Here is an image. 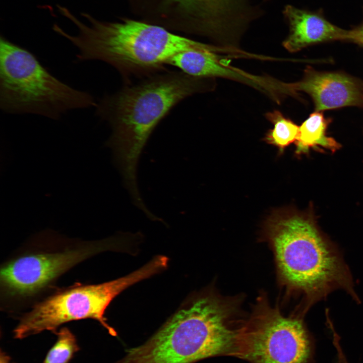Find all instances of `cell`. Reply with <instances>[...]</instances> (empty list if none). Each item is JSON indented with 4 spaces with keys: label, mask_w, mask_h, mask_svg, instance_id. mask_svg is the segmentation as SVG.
Segmentation results:
<instances>
[{
    "label": "cell",
    "mask_w": 363,
    "mask_h": 363,
    "mask_svg": "<svg viewBox=\"0 0 363 363\" xmlns=\"http://www.w3.org/2000/svg\"><path fill=\"white\" fill-rule=\"evenodd\" d=\"M210 81L182 71L157 73L96 102V115L111 128L106 145L112 150L113 162L133 201L142 198L138 186V165L152 132L178 102L211 90Z\"/></svg>",
    "instance_id": "6da1fadb"
},
{
    "label": "cell",
    "mask_w": 363,
    "mask_h": 363,
    "mask_svg": "<svg viewBox=\"0 0 363 363\" xmlns=\"http://www.w3.org/2000/svg\"><path fill=\"white\" fill-rule=\"evenodd\" d=\"M57 7L60 13L78 28L77 35L69 34L56 24L52 28L78 48L77 60L107 63L129 84L133 77H147L161 72L177 54L212 47L144 21L128 19L117 22H102L82 13L90 23L88 26L66 8Z\"/></svg>",
    "instance_id": "7a4b0ae2"
},
{
    "label": "cell",
    "mask_w": 363,
    "mask_h": 363,
    "mask_svg": "<svg viewBox=\"0 0 363 363\" xmlns=\"http://www.w3.org/2000/svg\"><path fill=\"white\" fill-rule=\"evenodd\" d=\"M239 298L200 296L174 314L145 343L129 349L119 363H194L236 356L245 322Z\"/></svg>",
    "instance_id": "3957f363"
},
{
    "label": "cell",
    "mask_w": 363,
    "mask_h": 363,
    "mask_svg": "<svg viewBox=\"0 0 363 363\" xmlns=\"http://www.w3.org/2000/svg\"><path fill=\"white\" fill-rule=\"evenodd\" d=\"M264 232L279 282L287 292L302 295L309 305L338 288L355 297L347 267L311 213L277 211L267 220Z\"/></svg>",
    "instance_id": "277c9868"
},
{
    "label": "cell",
    "mask_w": 363,
    "mask_h": 363,
    "mask_svg": "<svg viewBox=\"0 0 363 363\" xmlns=\"http://www.w3.org/2000/svg\"><path fill=\"white\" fill-rule=\"evenodd\" d=\"M90 93L53 76L30 51L0 39V107L9 114H33L57 119L68 112L94 107Z\"/></svg>",
    "instance_id": "5b68a950"
},
{
    "label": "cell",
    "mask_w": 363,
    "mask_h": 363,
    "mask_svg": "<svg viewBox=\"0 0 363 363\" xmlns=\"http://www.w3.org/2000/svg\"><path fill=\"white\" fill-rule=\"evenodd\" d=\"M159 270V264L151 260L138 270L117 279L77 286L53 295L36 305L21 318L14 331L15 337L22 339L43 331H55L65 323L89 318L99 322L110 335L116 336V332L104 317L107 307L125 289Z\"/></svg>",
    "instance_id": "8992f818"
},
{
    "label": "cell",
    "mask_w": 363,
    "mask_h": 363,
    "mask_svg": "<svg viewBox=\"0 0 363 363\" xmlns=\"http://www.w3.org/2000/svg\"><path fill=\"white\" fill-rule=\"evenodd\" d=\"M311 343L302 319L258 298L238 339L237 357L250 363H307Z\"/></svg>",
    "instance_id": "52a82bcc"
},
{
    "label": "cell",
    "mask_w": 363,
    "mask_h": 363,
    "mask_svg": "<svg viewBox=\"0 0 363 363\" xmlns=\"http://www.w3.org/2000/svg\"><path fill=\"white\" fill-rule=\"evenodd\" d=\"M87 247L62 252L31 254L13 260L1 271V282L8 293L33 294L76 264L100 251Z\"/></svg>",
    "instance_id": "ba28073f"
},
{
    "label": "cell",
    "mask_w": 363,
    "mask_h": 363,
    "mask_svg": "<svg viewBox=\"0 0 363 363\" xmlns=\"http://www.w3.org/2000/svg\"><path fill=\"white\" fill-rule=\"evenodd\" d=\"M161 1L186 33L220 41L236 37L239 26L243 24L238 15L243 9L244 0Z\"/></svg>",
    "instance_id": "9c48e42d"
},
{
    "label": "cell",
    "mask_w": 363,
    "mask_h": 363,
    "mask_svg": "<svg viewBox=\"0 0 363 363\" xmlns=\"http://www.w3.org/2000/svg\"><path fill=\"white\" fill-rule=\"evenodd\" d=\"M224 48L213 46L208 49L186 51L177 54L168 63L191 76L211 79L224 78L250 85L269 94L272 90V78L251 75L227 64L217 52Z\"/></svg>",
    "instance_id": "30bf717a"
},
{
    "label": "cell",
    "mask_w": 363,
    "mask_h": 363,
    "mask_svg": "<svg viewBox=\"0 0 363 363\" xmlns=\"http://www.w3.org/2000/svg\"><path fill=\"white\" fill-rule=\"evenodd\" d=\"M294 86L296 92L303 91L312 97L317 111L363 104L361 86L343 74L307 68L304 77Z\"/></svg>",
    "instance_id": "8fae6325"
},
{
    "label": "cell",
    "mask_w": 363,
    "mask_h": 363,
    "mask_svg": "<svg viewBox=\"0 0 363 363\" xmlns=\"http://www.w3.org/2000/svg\"><path fill=\"white\" fill-rule=\"evenodd\" d=\"M283 12L288 22L289 32L283 45L290 52L318 43L346 40L347 30L331 23L322 12L300 9L290 5L286 6Z\"/></svg>",
    "instance_id": "7c38bea8"
},
{
    "label": "cell",
    "mask_w": 363,
    "mask_h": 363,
    "mask_svg": "<svg viewBox=\"0 0 363 363\" xmlns=\"http://www.w3.org/2000/svg\"><path fill=\"white\" fill-rule=\"evenodd\" d=\"M328 123L319 111L310 114L299 127V135L295 142V153H307L311 148L317 149L320 147L332 152L339 149L340 145L333 138L326 135Z\"/></svg>",
    "instance_id": "4fadbf2b"
},
{
    "label": "cell",
    "mask_w": 363,
    "mask_h": 363,
    "mask_svg": "<svg viewBox=\"0 0 363 363\" xmlns=\"http://www.w3.org/2000/svg\"><path fill=\"white\" fill-rule=\"evenodd\" d=\"M266 117L273 124L274 128L267 133L264 140L277 147L282 153L286 147L297 140L299 127L278 110L267 113Z\"/></svg>",
    "instance_id": "5bb4252c"
},
{
    "label": "cell",
    "mask_w": 363,
    "mask_h": 363,
    "mask_svg": "<svg viewBox=\"0 0 363 363\" xmlns=\"http://www.w3.org/2000/svg\"><path fill=\"white\" fill-rule=\"evenodd\" d=\"M57 335V340L43 363H68L78 350L76 338L69 329L62 328Z\"/></svg>",
    "instance_id": "9a60e30c"
},
{
    "label": "cell",
    "mask_w": 363,
    "mask_h": 363,
    "mask_svg": "<svg viewBox=\"0 0 363 363\" xmlns=\"http://www.w3.org/2000/svg\"><path fill=\"white\" fill-rule=\"evenodd\" d=\"M345 41L363 46V21L354 28L347 30Z\"/></svg>",
    "instance_id": "2e32d148"
},
{
    "label": "cell",
    "mask_w": 363,
    "mask_h": 363,
    "mask_svg": "<svg viewBox=\"0 0 363 363\" xmlns=\"http://www.w3.org/2000/svg\"><path fill=\"white\" fill-rule=\"evenodd\" d=\"M9 360L8 356L5 353H1L0 363H9Z\"/></svg>",
    "instance_id": "e0dca14e"
}]
</instances>
